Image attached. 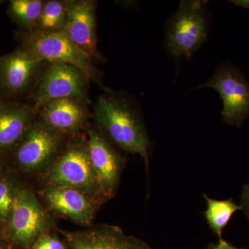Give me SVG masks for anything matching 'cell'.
I'll return each instance as SVG.
<instances>
[{
  "label": "cell",
  "mask_w": 249,
  "mask_h": 249,
  "mask_svg": "<svg viewBox=\"0 0 249 249\" xmlns=\"http://www.w3.org/2000/svg\"><path fill=\"white\" fill-rule=\"evenodd\" d=\"M93 114L103 133L121 150L140 156L148 169L150 140L132 102L124 96L106 91L98 96Z\"/></svg>",
  "instance_id": "6da1fadb"
},
{
  "label": "cell",
  "mask_w": 249,
  "mask_h": 249,
  "mask_svg": "<svg viewBox=\"0 0 249 249\" xmlns=\"http://www.w3.org/2000/svg\"><path fill=\"white\" fill-rule=\"evenodd\" d=\"M18 45L27 49L44 62H57L74 65L84 72L91 81L103 87L102 75L94 65V62L62 31L46 32L38 30L14 31Z\"/></svg>",
  "instance_id": "7a4b0ae2"
},
{
  "label": "cell",
  "mask_w": 249,
  "mask_h": 249,
  "mask_svg": "<svg viewBox=\"0 0 249 249\" xmlns=\"http://www.w3.org/2000/svg\"><path fill=\"white\" fill-rule=\"evenodd\" d=\"M207 1L180 2L167 27V50L174 58L189 57L207 40L209 31Z\"/></svg>",
  "instance_id": "3957f363"
},
{
  "label": "cell",
  "mask_w": 249,
  "mask_h": 249,
  "mask_svg": "<svg viewBox=\"0 0 249 249\" xmlns=\"http://www.w3.org/2000/svg\"><path fill=\"white\" fill-rule=\"evenodd\" d=\"M88 76L79 68L67 63L45 62L27 102L36 109L61 98H76L91 103Z\"/></svg>",
  "instance_id": "277c9868"
},
{
  "label": "cell",
  "mask_w": 249,
  "mask_h": 249,
  "mask_svg": "<svg viewBox=\"0 0 249 249\" xmlns=\"http://www.w3.org/2000/svg\"><path fill=\"white\" fill-rule=\"evenodd\" d=\"M65 147L47 172L49 186L71 187L87 196H99L87 139H73Z\"/></svg>",
  "instance_id": "5b68a950"
},
{
  "label": "cell",
  "mask_w": 249,
  "mask_h": 249,
  "mask_svg": "<svg viewBox=\"0 0 249 249\" xmlns=\"http://www.w3.org/2000/svg\"><path fill=\"white\" fill-rule=\"evenodd\" d=\"M45 63L19 45L0 55V102L27 101Z\"/></svg>",
  "instance_id": "8992f818"
},
{
  "label": "cell",
  "mask_w": 249,
  "mask_h": 249,
  "mask_svg": "<svg viewBox=\"0 0 249 249\" xmlns=\"http://www.w3.org/2000/svg\"><path fill=\"white\" fill-rule=\"evenodd\" d=\"M201 88H212L219 93L223 103L222 121L241 127L249 118V83L238 67L230 62L222 64L213 76Z\"/></svg>",
  "instance_id": "52a82bcc"
},
{
  "label": "cell",
  "mask_w": 249,
  "mask_h": 249,
  "mask_svg": "<svg viewBox=\"0 0 249 249\" xmlns=\"http://www.w3.org/2000/svg\"><path fill=\"white\" fill-rule=\"evenodd\" d=\"M47 217L34 193L18 187L11 217L8 222V237L14 245L30 249L45 235Z\"/></svg>",
  "instance_id": "ba28073f"
},
{
  "label": "cell",
  "mask_w": 249,
  "mask_h": 249,
  "mask_svg": "<svg viewBox=\"0 0 249 249\" xmlns=\"http://www.w3.org/2000/svg\"><path fill=\"white\" fill-rule=\"evenodd\" d=\"M65 137L49 128L36 118L11 150L16 164L27 171L44 168L61 152Z\"/></svg>",
  "instance_id": "9c48e42d"
},
{
  "label": "cell",
  "mask_w": 249,
  "mask_h": 249,
  "mask_svg": "<svg viewBox=\"0 0 249 249\" xmlns=\"http://www.w3.org/2000/svg\"><path fill=\"white\" fill-rule=\"evenodd\" d=\"M86 132L88 152L99 196L103 199H110L120 181L122 157L96 127H87Z\"/></svg>",
  "instance_id": "30bf717a"
},
{
  "label": "cell",
  "mask_w": 249,
  "mask_h": 249,
  "mask_svg": "<svg viewBox=\"0 0 249 249\" xmlns=\"http://www.w3.org/2000/svg\"><path fill=\"white\" fill-rule=\"evenodd\" d=\"M67 22L62 32L93 62H106L97 45V1L67 0Z\"/></svg>",
  "instance_id": "8fae6325"
},
{
  "label": "cell",
  "mask_w": 249,
  "mask_h": 249,
  "mask_svg": "<svg viewBox=\"0 0 249 249\" xmlns=\"http://www.w3.org/2000/svg\"><path fill=\"white\" fill-rule=\"evenodd\" d=\"M89 104L76 98L53 100L38 108L37 119L62 135H75L91 116Z\"/></svg>",
  "instance_id": "7c38bea8"
},
{
  "label": "cell",
  "mask_w": 249,
  "mask_h": 249,
  "mask_svg": "<svg viewBox=\"0 0 249 249\" xmlns=\"http://www.w3.org/2000/svg\"><path fill=\"white\" fill-rule=\"evenodd\" d=\"M63 235L71 249H152L144 241L126 235L121 228L107 224Z\"/></svg>",
  "instance_id": "4fadbf2b"
},
{
  "label": "cell",
  "mask_w": 249,
  "mask_h": 249,
  "mask_svg": "<svg viewBox=\"0 0 249 249\" xmlns=\"http://www.w3.org/2000/svg\"><path fill=\"white\" fill-rule=\"evenodd\" d=\"M27 101L0 103V152L11 151L37 118Z\"/></svg>",
  "instance_id": "5bb4252c"
},
{
  "label": "cell",
  "mask_w": 249,
  "mask_h": 249,
  "mask_svg": "<svg viewBox=\"0 0 249 249\" xmlns=\"http://www.w3.org/2000/svg\"><path fill=\"white\" fill-rule=\"evenodd\" d=\"M45 199L55 212L73 222L89 225L93 221L94 209L88 196L76 188L67 186H49Z\"/></svg>",
  "instance_id": "9a60e30c"
},
{
  "label": "cell",
  "mask_w": 249,
  "mask_h": 249,
  "mask_svg": "<svg viewBox=\"0 0 249 249\" xmlns=\"http://www.w3.org/2000/svg\"><path fill=\"white\" fill-rule=\"evenodd\" d=\"M45 3L42 0H11L7 14L19 30H36Z\"/></svg>",
  "instance_id": "2e32d148"
},
{
  "label": "cell",
  "mask_w": 249,
  "mask_h": 249,
  "mask_svg": "<svg viewBox=\"0 0 249 249\" xmlns=\"http://www.w3.org/2000/svg\"><path fill=\"white\" fill-rule=\"evenodd\" d=\"M207 204L204 214L210 229L219 240L222 239V232L229 224L231 218L237 211H240V205H237L232 199L227 200H216L204 194Z\"/></svg>",
  "instance_id": "e0dca14e"
},
{
  "label": "cell",
  "mask_w": 249,
  "mask_h": 249,
  "mask_svg": "<svg viewBox=\"0 0 249 249\" xmlns=\"http://www.w3.org/2000/svg\"><path fill=\"white\" fill-rule=\"evenodd\" d=\"M67 14V1L50 0L45 1L36 30L61 32L66 25Z\"/></svg>",
  "instance_id": "ac0fdd59"
},
{
  "label": "cell",
  "mask_w": 249,
  "mask_h": 249,
  "mask_svg": "<svg viewBox=\"0 0 249 249\" xmlns=\"http://www.w3.org/2000/svg\"><path fill=\"white\" fill-rule=\"evenodd\" d=\"M17 188L12 180L0 177V227L7 226Z\"/></svg>",
  "instance_id": "d6986e66"
},
{
  "label": "cell",
  "mask_w": 249,
  "mask_h": 249,
  "mask_svg": "<svg viewBox=\"0 0 249 249\" xmlns=\"http://www.w3.org/2000/svg\"><path fill=\"white\" fill-rule=\"evenodd\" d=\"M30 249H67V247L57 237L45 234L36 241Z\"/></svg>",
  "instance_id": "ffe728a7"
},
{
  "label": "cell",
  "mask_w": 249,
  "mask_h": 249,
  "mask_svg": "<svg viewBox=\"0 0 249 249\" xmlns=\"http://www.w3.org/2000/svg\"><path fill=\"white\" fill-rule=\"evenodd\" d=\"M240 206L241 211H243L249 221V181L246 183L242 189Z\"/></svg>",
  "instance_id": "44dd1931"
},
{
  "label": "cell",
  "mask_w": 249,
  "mask_h": 249,
  "mask_svg": "<svg viewBox=\"0 0 249 249\" xmlns=\"http://www.w3.org/2000/svg\"><path fill=\"white\" fill-rule=\"evenodd\" d=\"M210 249H243L237 248V247H233V246L230 245L227 241L223 240H219L217 245L213 246Z\"/></svg>",
  "instance_id": "7402d4cb"
},
{
  "label": "cell",
  "mask_w": 249,
  "mask_h": 249,
  "mask_svg": "<svg viewBox=\"0 0 249 249\" xmlns=\"http://www.w3.org/2000/svg\"><path fill=\"white\" fill-rule=\"evenodd\" d=\"M230 2L233 3L236 6L244 8V9H249V0H232Z\"/></svg>",
  "instance_id": "603a6c76"
},
{
  "label": "cell",
  "mask_w": 249,
  "mask_h": 249,
  "mask_svg": "<svg viewBox=\"0 0 249 249\" xmlns=\"http://www.w3.org/2000/svg\"><path fill=\"white\" fill-rule=\"evenodd\" d=\"M0 249H11L9 246L4 245V244L0 242Z\"/></svg>",
  "instance_id": "cb8c5ba5"
},
{
  "label": "cell",
  "mask_w": 249,
  "mask_h": 249,
  "mask_svg": "<svg viewBox=\"0 0 249 249\" xmlns=\"http://www.w3.org/2000/svg\"><path fill=\"white\" fill-rule=\"evenodd\" d=\"M1 3H3V1H1V0H0V4H1Z\"/></svg>",
  "instance_id": "d4e9b609"
},
{
  "label": "cell",
  "mask_w": 249,
  "mask_h": 249,
  "mask_svg": "<svg viewBox=\"0 0 249 249\" xmlns=\"http://www.w3.org/2000/svg\"><path fill=\"white\" fill-rule=\"evenodd\" d=\"M0 103H1V102H0Z\"/></svg>",
  "instance_id": "484cf974"
}]
</instances>
